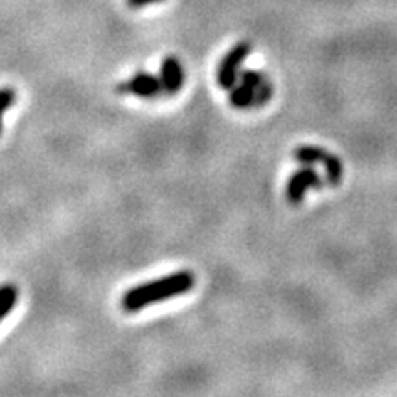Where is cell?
Masks as SVG:
<instances>
[{"mask_svg":"<svg viewBox=\"0 0 397 397\" xmlns=\"http://www.w3.org/2000/svg\"><path fill=\"white\" fill-rule=\"evenodd\" d=\"M195 287V274L190 270H176V272L157 278L153 282L140 283L137 287H131L122 296V307L127 313H137L147 305L159 304V302L171 300L176 296L186 295Z\"/></svg>","mask_w":397,"mask_h":397,"instance_id":"obj_1","label":"cell"},{"mask_svg":"<svg viewBox=\"0 0 397 397\" xmlns=\"http://www.w3.org/2000/svg\"><path fill=\"white\" fill-rule=\"evenodd\" d=\"M252 44L247 41H241L235 46L225 53V58L221 59L219 66H217V85L225 90H230L239 81V74H241V66L245 59L250 55Z\"/></svg>","mask_w":397,"mask_h":397,"instance_id":"obj_2","label":"cell"},{"mask_svg":"<svg viewBox=\"0 0 397 397\" xmlns=\"http://www.w3.org/2000/svg\"><path fill=\"white\" fill-rule=\"evenodd\" d=\"M322 176L318 175L313 166H304L298 171H295L287 182V201L291 204H300L305 197V191L311 188H322Z\"/></svg>","mask_w":397,"mask_h":397,"instance_id":"obj_3","label":"cell"},{"mask_svg":"<svg viewBox=\"0 0 397 397\" xmlns=\"http://www.w3.org/2000/svg\"><path fill=\"white\" fill-rule=\"evenodd\" d=\"M116 90L122 94L142 97V100H151V97L162 94V83H160L159 75L151 74V72H137L127 81L120 83Z\"/></svg>","mask_w":397,"mask_h":397,"instance_id":"obj_4","label":"cell"},{"mask_svg":"<svg viewBox=\"0 0 397 397\" xmlns=\"http://www.w3.org/2000/svg\"><path fill=\"white\" fill-rule=\"evenodd\" d=\"M160 83H162V92L168 96H175L181 92V88L184 87L186 72L182 66L181 59L175 55H168L160 63Z\"/></svg>","mask_w":397,"mask_h":397,"instance_id":"obj_5","label":"cell"},{"mask_svg":"<svg viewBox=\"0 0 397 397\" xmlns=\"http://www.w3.org/2000/svg\"><path fill=\"white\" fill-rule=\"evenodd\" d=\"M254 97H256V88L243 81L230 88V105L234 109H248L254 105Z\"/></svg>","mask_w":397,"mask_h":397,"instance_id":"obj_6","label":"cell"},{"mask_svg":"<svg viewBox=\"0 0 397 397\" xmlns=\"http://www.w3.org/2000/svg\"><path fill=\"white\" fill-rule=\"evenodd\" d=\"M327 151L320 146H298L292 151L296 162L302 166H314V164H322L326 159Z\"/></svg>","mask_w":397,"mask_h":397,"instance_id":"obj_7","label":"cell"},{"mask_svg":"<svg viewBox=\"0 0 397 397\" xmlns=\"http://www.w3.org/2000/svg\"><path fill=\"white\" fill-rule=\"evenodd\" d=\"M324 169H326V184L329 186H339L342 181V175H344V166H342V160L337 157V154L327 153L326 159H324Z\"/></svg>","mask_w":397,"mask_h":397,"instance_id":"obj_8","label":"cell"},{"mask_svg":"<svg viewBox=\"0 0 397 397\" xmlns=\"http://www.w3.org/2000/svg\"><path fill=\"white\" fill-rule=\"evenodd\" d=\"M18 300V289L11 283H4L0 285V322L8 317L14 307L17 305Z\"/></svg>","mask_w":397,"mask_h":397,"instance_id":"obj_9","label":"cell"},{"mask_svg":"<svg viewBox=\"0 0 397 397\" xmlns=\"http://www.w3.org/2000/svg\"><path fill=\"white\" fill-rule=\"evenodd\" d=\"M17 100V94L11 87H2L0 88V132H2V124H4V115L9 107L14 105Z\"/></svg>","mask_w":397,"mask_h":397,"instance_id":"obj_10","label":"cell"},{"mask_svg":"<svg viewBox=\"0 0 397 397\" xmlns=\"http://www.w3.org/2000/svg\"><path fill=\"white\" fill-rule=\"evenodd\" d=\"M274 94V88H272V83H270L267 78H265L263 83L260 85V87L256 88V97H254V105L252 107H263L267 105V103L270 102V97H272Z\"/></svg>","mask_w":397,"mask_h":397,"instance_id":"obj_11","label":"cell"},{"mask_svg":"<svg viewBox=\"0 0 397 397\" xmlns=\"http://www.w3.org/2000/svg\"><path fill=\"white\" fill-rule=\"evenodd\" d=\"M265 78H267V75L261 74L260 70H243L241 74H239V81L250 85V87L254 88L260 87V85L265 81Z\"/></svg>","mask_w":397,"mask_h":397,"instance_id":"obj_12","label":"cell"},{"mask_svg":"<svg viewBox=\"0 0 397 397\" xmlns=\"http://www.w3.org/2000/svg\"><path fill=\"white\" fill-rule=\"evenodd\" d=\"M162 0H127V6L132 9H138V8H146V6L151 4H159Z\"/></svg>","mask_w":397,"mask_h":397,"instance_id":"obj_13","label":"cell"}]
</instances>
